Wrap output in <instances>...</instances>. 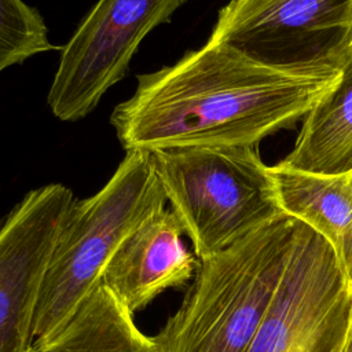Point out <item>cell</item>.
<instances>
[{"instance_id":"obj_2","label":"cell","mask_w":352,"mask_h":352,"mask_svg":"<svg viewBox=\"0 0 352 352\" xmlns=\"http://www.w3.org/2000/svg\"><path fill=\"white\" fill-rule=\"evenodd\" d=\"M297 223L282 213L198 260L183 302L154 336L158 352H248L282 280Z\"/></svg>"},{"instance_id":"obj_8","label":"cell","mask_w":352,"mask_h":352,"mask_svg":"<svg viewBox=\"0 0 352 352\" xmlns=\"http://www.w3.org/2000/svg\"><path fill=\"white\" fill-rule=\"evenodd\" d=\"M73 191L50 183L34 188L0 223V352H32L41 283Z\"/></svg>"},{"instance_id":"obj_10","label":"cell","mask_w":352,"mask_h":352,"mask_svg":"<svg viewBox=\"0 0 352 352\" xmlns=\"http://www.w3.org/2000/svg\"><path fill=\"white\" fill-rule=\"evenodd\" d=\"M283 213L293 216L333 248L352 286V172L318 175L282 165L271 166Z\"/></svg>"},{"instance_id":"obj_11","label":"cell","mask_w":352,"mask_h":352,"mask_svg":"<svg viewBox=\"0 0 352 352\" xmlns=\"http://www.w3.org/2000/svg\"><path fill=\"white\" fill-rule=\"evenodd\" d=\"M279 165L318 175L352 172V51L336 84L302 118L296 143Z\"/></svg>"},{"instance_id":"obj_13","label":"cell","mask_w":352,"mask_h":352,"mask_svg":"<svg viewBox=\"0 0 352 352\" xmlns=\"http://www.w3.org/2000/svg\"><path fill=\"white\" fill-rule=\"evenodd\" d=\"M54 48L38 10L23 0H0V72Z\"/></svg>"},{"instance_id":"obj_7","label":"cell","mask_w":352,"mask_h":352,"mask_svg":"<svg viewBox=\"0 0 352 352\" xmlns=\"http://www.w3.org/2000/svg\"><path fill=\"white\" fill-rule=\"evenodd\" d=\"M187 0H98L60 48L47 102L60 121L88 116L129 70L143 38Z\"/></svg>"},{"instance_id":"obj_4","label":"cell","mask_w":352,"mask_h":352,"mask_svg":"<svg viewBox=\"0 0 352 352\" xmlns=\"http://www.w3.org/2000/svg\"><path fill=\"white\" fill-rule=\"evenodd\" d=\"M258 146H195L151 151L166 202L198 260L213 256L283 213Z\"/></svg>"},{"instance_id":"obj_1","label":"cell","mask_w":352,"mask_h":352,"mask_svg":"<svg viewBox=\"0 0 352 352\" xmlns=\"http://www.w3.org/2000/svg\"><path fill=\"white\" fill-rule=\"evenodd\" d=\"M338 77L340 70L272 69L208 38L173 65L138 76L110 124L125 151L258 146L302 120Z\"/></svg>"},{"instance_id":"obj_5","label":"cell","mask_w":352,"mask_h":352,"mask_svg":"<svg viewBox=\"0 0 352 352\" xmlns=\"http://www.w3.org/2000/svg\"><path fill=\"white\" fill-rule=\"evenodd\" d=\"M209 40L279 70H340L352 51V0H231Z\"/></svg>"},{"instance_id":"obj_14","label":"cell","mask_w":352,"mask_h":352,"mask_svg":"<svg viewBox=\"0 0 352 352\" xmlns=\"http://www.w3.org/2000/svg\"><path fill=\"white\" fill-rule=\"evenodd\" d=\"M344 352H352V316H351L349 329H348V334H346V340H345V345H344Z\"/></svg>"},{"instance_id":"obj_9","label":"cell","mask_w":352,"mask_h":352,"mask_svg":"<svg viewBox=\"0 0 352 352\" xmlns=\"http://www.w3.org/2000/svg\"><path fill=\"white\" fill-rule=\"evenodd\" d=\"M184 231L170 209L144 220L120 245L106 265L102 283L132 315L158 294L187 283L198 258L183 242Z\"/></svg>"},{"instance_id":"obj_6","label":"cell","mask_w":352,"mask_h":352,"mask_svg":"<svg viewBox=\"0 0 352 352\" xmlns=\"http://www.w3.org/2000/svg\"><path fill=\"white\" fill-rule=\"evenodd\" d=\"M351 316L352 286L333 248L298 220L282 280L248 352H344Z\"/></svg>"},{"instance_id":"obj_12","label":"cell","mask_w":352,"mask_h":352,"mask_svg":"<svg viewBox=\"0 0 352 352\" xmlns=\"http://www.w3.org/2000/svg\"><path fill=\"white\" fill-rule=\"evenodd\" d=\"M32 352H158L111 292L100 285L72 319L51 338L36 342Z\"/></svg>"},{"instance_id":"obj_3","label":"cell","mask_w":352,"mask_h":352,"mask_svg":"<svg viewBox=\"0 0 352 352\" xmlns=\"http://www.w3.org/2000/svg\"><path fill=\"white\" fill-rule=\"evenodd\" d=\"M148 151H126L106 184L72 205L41 283L34 344L56 334L100 285L120 245L166 206Z\"/></svg>"}]
</instances>
